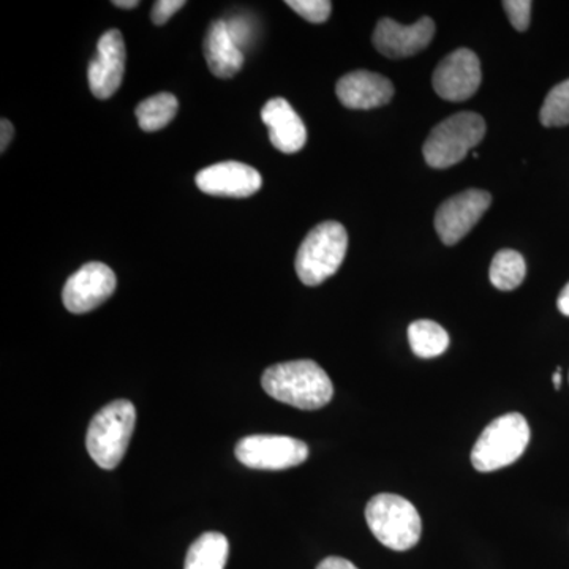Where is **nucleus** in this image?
Here are the masks:
<instances>
[{"label":"nucleus","mask_w":569,"mask_h":569,"mask_svg":"<svg viewBox=\"0 0 569 569\" xmlns=\"http://www.w3.org/2000/svg\"><path fill=\"white\" fill-rule=\"evenodd\" d=\"M266 395L299 410H320L335 396L331 378L312 359L280 362L264 370Z\"/></svg>","instance_id":"f257e3e1"},{"label":"nucleus","mask_w":569,"mask_h":569,"mask_svg":"<svg viewBox=\"0 0 569 569\" xmlns=\"http://www.w3.org/2000/svg\"><path fill=\"white\" fill-rule=\"evenodd\" d=\"M137 422V410L130 400L119 399L103 407L89 425L86 448L93 462L104 470L121 463Z\"/></svg>","instance_id":"f03ea898"},{"label":"nucleus","mask_w":569,"mask_h":569,"mask_svg":"<svg viewBox=\"0 0 569 569\" xmlns=\"http://www.w3.org/2000/svg\"><path fill=\"white\" fill-rule=\"evenodd\" d=\"M366 520L373 537L397 552L415 548L421 538L422 523L418 509L407 498L395 493L373 497L367 503Z\"/></svg>","instance_id":"7ed1b4c3"},{"label":"nucleus","mask_w":569,"mask_h":569,"mask_svg":"<svg viewBox=\"0 0 569 569\" xmlns=\"http://www.w3.org/2000/svg\"><path fill=\"white\" fill-rule=\"evenodd\" d=\"M348 234L346 227L339 222L317 224L306 236L298 254H296V272L299 280L307 287H317L339 271L346 260Z\"/></svg>","instance_id":"20e7f679"},{"label":"nucleus","mask_w":569,"mask_h":569,"mask_svg":"<svg viewBox=\"0 0 569 569\" xmlns=\"http://www.w3.org/2000/svg\"><path fill=\"white\" fill-rule=\"evenodd\" d=\"M530 443V426L520 413L493 419L479 436L471 451V463L481 473L515 463Z\"/></svg>","instance_id":"39448f33"},{"label":"nucleus","mask_w":569,"mask_h":569,"mask_svg":"<svg viewBox=\"0 0 569 569\" xmlns=\"http://www.w3.org/2000/svg\"><path fill=\"white\" fill-rule=\"evenodd\" d=\"M486 134V122L477 112H458L438 123L430 132L422 153L427 164L437 170L458 164L467 153L481 142Z\"/></svg>","instance_id":"423d86ee"},{"label":"nucleus","mask_w":569,"mask_h":569,"mask_svg":"<svg viewBox=\"0 0 569 569\" xmlns=\"http://www.w3.org/2000/svg\"><path fill=\"white\" fill-rule=\"evenodd\" d=\"M236 458L253 470H287L309 458V447L287 436H250L236 445Z\"/></svg>","instance_id":"0eeeda50"},{"label":"nucleus","mask_w":569,"mask_h":569,"mask_svg":"<svg viewBox=\"0 0 569 569\" xmlns=\"http://www.w3.org/2000/svg\"><path fill=\"white\" fill-rule=\"evenodd\" d=\"M116 284L118 280L110 266L99 261L84 264L67 280L62 291L63 306L77 316L91 312L111 298Z\"/></svg>","instance_id":"6e6552de"},{"label":"nucleus","mask_w":569,"mask_h":569,"mask_svg":"<svg viewBox=\"0 0 569 569\" xmlns=\"http://www.w3.org/2000/svg\"><path fill=\"white\" fill-rule=\"evenodd\" d=\"M492 197L485 190L471 189L449 198L438 208L436 230L443 244H458L488 211Z\"/></svg>","instance_id":"1a4fd4ad"},{"label":"nucleus","mask_w":569,"mask_h":569,"mask_svg":"<svg viewBox=\"0 0 569 569\" xmlns=\"http://www.w3.org/2000/svg\"><path fill=\"white\" fill-rule=\"evenodd\" d=\"M432 84L438 96L448 102L470 99L481 84V63L478 56L467 48L451 52L438 63Z\"/></svg>","instance_id":"9d476101"},{"label":"nucleus","mask_w":569,"mask_h":569,"mask_svg":"<svg viewBox=\"0 0 569 569\" xmlns=\"http://www.w3.org/2000/svg\"><path fill=\"white\" fill-rule=\"evenodd\" d=\"M126 58V43L121 31L111 29L104 32L88 70L89 86L97 99H110L121 88Z\"/></svg>","instance_id":"9b49d317"},{"label":"nucleus","mask_w":569,"mask_h":569,"mask_svg":"<svg viewBox=\"0 0 569 569\" xmlns=\"http://www.w3.org/2000/svg\"><path fill=\"white\" fill-rule=\"evenodd\" d=\"M436 36V22L421 18L411 26H402L391 18L378 21L373 32V44L378 52L391 59L410 58L426 50Z\"/></svg>","instance_id":"f8f14e48"},{"label":"nucleus","mask_w":569,"mask_h":569,"mask_svg":"<svg viewBox=\"0 0 569 569\" xmlns=\"http://www.w3.org/2000/svg\"><path fill=\"white\" fill-rule=\"evenodd\" d=\"M198 189L212 197H252L263 186V178L246 163L223 162L204 168L194 178Z\"/></svg>","instance_id":"ddd939ff"},{"label":"nucleus","mask_w":569,"mask_h":569,"mask_svg":"<svg viewBox=\"0 0 569 569\" xmlns=\"http://www.w3.org/2000/svg\"><path fill=\"white\" fill-rule=\"evenodd\" d=\"M336 93L340 103L350 110H372L391 102L395 86L373 71L358 70L340 78Z\"/></svg>","instance_id":"4468645a"},{"label":"nucleus","mask_w":569,"mask_h":569,"mask_svg":"<svg viewBox=\"0 0 569 569\" xmlns=\"http://www.w3.org/2000/svg\"><path fill=\"white\" fill-rule=\"evenodd\" d=\"M261 119L269 129V140L283 153L301 151L307 141V129L298 112L284 99H272L261 110Z\"/></svg>","instance_id":"2eb2a0df"},{"label":"nucleus","mask_w":569,"mask_h":569,"mask_svg":"<svg viewBox=\"0 0 569 569\" xmlns=\"http://www.w3.org/2000/svg\"><path fill=\"white\" fill-rule=\"evenodd\" d=\"M204 56L209 70L217 78H233L244 66V52L231 39L227 21L212 22L206 33Z\"/></svg>","instance_id":"dca6fc26"},{"label":"nucleus","mask_w":569,"mask_h":569,"mask_svg":"<svg viewBox=\"0 0 569 569\" xmlns=\"http://www.w3.org/2000/svg\"><path fill=\"white\" fill-rule=\"evenodd\" d=\"M230 545L222 533L208 531L190 546L183 569H224Z\"/></svg>","instance_id":"f3484780"},{"label":"nucleus","mask_w":569,"mask_h":569,"mask_svg":"<svg viewBox=\"0 0 569 569\" xmlns=\"http://www.w3.org/2000/svg\"><path fill=\"white\" fill-rule=\"evenodd\" d=\"M408 342L418 358L432 359L448 350L449 335L436 321L418 320L408 326Z\"/></svg>","instance_id":"a211bd4d"},{"label":"nucleus","mask_w":569,"mask_h":569,"mask_svg":"<svg viewBox=\"0 0 569 569\" xmlns=\"http://www.w3.org/2000/svg\"><path fill=\"white\" fill-rule=\"evenodd\" d=\"M179 103L173 93L162 92L138 104L134 114L144 132H157L173 121Z\"/></svg>","instance_id":"6ab92c4d"},{"label":"nucleus","mask_w":569,"mask_h":569,"mask_svg":"<svg viewBox=\"0 0 569 569\" xmlns=\"http://www.w3.org/2000/svg\"><path fill=\"white\" fill-rule=\"evenodd\" d=\"M527 276V264L516 250H500L490 264V282L497 290L511 291L520 287Z\"/></svg>","instance_id":"aec40b11"},{"label":"nucleus","mask_w":569,"mask_h":569,"mask_svg":"<svg viewBox=\"0 0 569 569\" xmlns=\"http://www.w3.org/2000/svg\"><path fill=\"white\" fill-rule=\"evenodd\" d=\"M539 121L545 127L569 126V80L560 82L548 93Z\"/></svg>","instance_id":"412c9836"},{"label":"nucleus","mask_w":569,"mask_h":569,"mask_svg":"<svg viewBox=\"0 0 569 569\" xmlns=\"http://www.w3.org/2000/svg\"><path fill=\"white\" fill-rule=\"evenodd\" d=\"M287 6L295 10L299 17L313 24L328 21L332 3L329 0H288Z\"/></svg>","instance_id":"4be33fe9"},{"label":"nucleus","mask_w":569,"mask_h":569,"mask_svg":"<svg viewBox=\"0 0 569 569\" xmlns=\"http://www.w3.org/2000/svg\"><path fill=\"white\" fill-rule=\"evenodd\" d=\"M503 9L507 11L509 22L519 32H526L530 26V0H505Z\"/></svg>","instance_id":"5701e85b"},{"label":"nucleus","mask_w":569,"mask_h":569,"mask_svg":"<svg viewBox=\"0 0 569 569\" xmlns=\"http://www.w3.org/2000/svg\"><path fill=\"white\" fill-rule=\"evenodd\" d=\"M228 32H230L231 39L238 44L239 50L241 47L250 43L253 36V29L250 28V22L246 18H233L231 21H227Z\"/></svg>","instance_id":"b1692460"},{"label":"nucleus","mask_w":569,"mask_h":569,"mask_svg":"<svg viewBox=\"0 0 569 569\" xmlns=\"http://www.w3.org/2000/svg\"><path fill=\"white\" fill-rule=\"evenodd\" d=\"M183 6H186L183 0H159V2L153 3L151 13L153 24L163 26Z\"/></svg>","instance_id":"393cba45"},{"label":"nucleus","mask_w":569,"mask_h":569,"mask_svg":"<svg viewBox=\"0 0 569 569\" xmlns=\"http://www.w3.org/2000/svg\"><path fill=\"white\" fill-rule=\"evenodd\" d=\"M317 569H358L351 561L340 559V557H328L318 565Z\"/></svg>","instance_id":"a878e982"},{"label":"nucleus","mask_w":569,"mask_h":569,"mask_svg":"<svg viewBox=\"0 0 569 569\" xmlns=\"http://www.w3.org/2000/svg\"><path fill=\"white\" fill-rule=\"evenodd\" d=\"M14 129L10 121L2 119V130H0V151L6 152L11 140H13Z\"/></svg>","instance_id":"bb28decb"},{"label":"nucleus","mask_w":569,"mask_h":569,"mask_svg":"<svg viewBox=\"0 0 569 569\" xmlns=\"http://www.w3.org/2000/svg\"><path fill=\"white\" fill-rule=\"evenodd\" d=\"M557 306H559V310L563 316L569 317V282L565 284L563 290H561Z\"/></svg>","instance_id":"cd10ccee"},{"label":"nucleus","mask_w":569,"mask_h":569,"mask_svg":"<svg viewBox=\"0 0 569 569\" xmlns=\"http://www.w3.org/2000/svg\"><path fill=\"white\" fill-rule=\"evenodd\" d=\"M112 6L119 7V9L132 10L137 9L140 2L138 0H114Z\"/></svg>","instance_id":"c85d7f7f"},{"label":"nucleus","mask_w":569,"mask_h":569,"mask_svg":"<svg viewBox=\"0 0 569 569\" xmlns=\"http://www.w3.org/2000/svg\"><path fill=\"white\" fill-rule=\"evenodd\" d=\"M561 369L559 367V369H557V372L553 373V377H552V380H553V385H556V389H560V385H561Z\"/></svg>","instance_id":"c756f323"}]
</instances>
